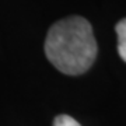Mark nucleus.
<instances>
[{
	"mask_svg": "<svg viewBox=\"0 0 126 126\" xmlns=\"http://www.w3.org/2000/svg\"><path fill=\"white\" fill-rule=\"evenodd\" d=\"M44 48L49 62L69 76L86 73L98 52L91 24L80 16L55 23L48 31Z\"/></svg>",
	"mask_w": 126,
	"mask_h": 126,
	"instance_id": "1",
	"label": "nucleus"
},
{
	"mask_svg": "<svg viewBox=\"0 0 126 126\" xmlns=\"http://www.w3.org/2000/svg\"><path fill=\"white\" fill-rule=\"evenodd\" d=\"M118 35V53L123 62H126V18L121 20L115 27Z\"/></svg>",
	"mask_w": 126,
	"mask_h": 126,
	"instance_id": "2",
	"label": "nucleus"
},
{
	"mask_svg": "<svg viewBox=\"0 0 126 126\" xmlns=\"http://www.w3.org/2000/svg\"><path fill=\"white\" fill-rule=\"evenodd\" d=\"M53 126H81V125L69 115H59V116L55 118Z\"/></svg>",
	"mask_w": 126,
	"mask_h": 126,
	"instance_id": "3",
	"label": "nucleus"
}]
</instances>
